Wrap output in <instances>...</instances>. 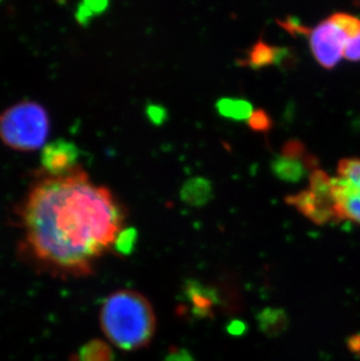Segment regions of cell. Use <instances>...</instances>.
<instances>
[{"label": "cell", "instance_id": "obj_10", "mask_svg": "<svg viewBox=\"0 0 360 361\" xmlns=\"http://www.w3.org/2000/svg\"><path fill=\"white\" fill-rule=\"evenodd\" d=\"M185 290H186L187 298L197 314L200 316H208L211 314L212 307L217 300L213 291L193 281L187 284Z\"/></svg>", "mask_w": 360, "mask_h": 361}, {"label": "cell", "instance_id": "obj_17", "mask_svg": "<svg viewBox=\"0 0 360 361\" xmlns=\"http://www.w3.org/2000/svg\"><path fill=\"white\" fill-rule=\"evenodd\" d=\"M344 59L354 62L360 61V32L347 42Z\"/></svg>", "mask_w": 360, "mask_h": 361}, {"label": "cell", "instance_id": "obj_12", "mask_svg": "<svg viewBox=\"0 0 360 361\" xmlns=\"http://www.w3.org/2000/svg\"><path fill=\"white\" fill-rule=\"evenodd\" d=\"M217 113L226 118L234 121H247L253 113L252 103L241 99H221L217 103Z\"/></svg>", "mask_w": 360, "mask_h": 361}, {"label": "cell", "instance_id": "obj_11", "mask_svg": "<svg viewBox=\"0 0 360 361\" xmlns=\"http://www.w3.org/2000/svg\"><path fill=\"white\" fill-rule=\"evenodd\" d=\"M212 197V186L204 178H193L181 188V199L191 206L206 204Z\"/></svg>", "mask_w": 360, "mask_h": 361}, {"label": "cell", "instance_id": "obj_8", "mask_svg": "<svg viewBox=\"0 0 360 361\" xmlns=\"http://www.w3.org/2000/svg\"><path fill=\"white\" fill-rule=\"evenodd\" d=\"M78 149L69 140H58L47 144L41 152V165L51 177L78 170Z\"/></svg>", "mask_w": 360, "mask_h": 361}, {"label": "cell", "instance_id": "obj_6", "mask_svg": "<svg viewBox=\"0 0 360 361\" xmlns=\"http://www.w3.org/2000/svg\"><path fill=\"white\" fill-rule=\"evenodd\" d=\"M335 221H351L360 225V163L352 169L350 179L331 177Z\"/></svg>", "mask_w": 360, "mask_h": 361}, {"label": "cell", "instance_id": "obj_3", "mask_svg": "<svg viewBox=\"0 0 360 361\" xmlns=\"http://www.w3.org/2000/svg\"><path fill=\"white\" fill-rule=\"evenodd\" d=\"M48 133L47 113L37 103H19L0 117V137L14 150L40 149L47 140Z\"/></svg>", "mask_w": 360, "mask_h": 361}, {"label": "cell", "instance_id": "obj_5", "mask_svg": "<svg viewBox=\"0 0 360 361\" xmlns=\"http://www.w3.org/2000/svg\"><path fill=\"white\" fill-rule=\"evenodd\" d=\"M286 201L316 225L335 222L331 176L320 169L310 174L309 188L289 195Z\"/></svg>", "mask_w": 360, "mask_h": 361}, {"label": "cell", "instance_id": "obj_4", "mask_svg": "<svg viewBox=\"0 0 360 361\" xmlns=\"http://www.w3.org/2000/svg\"><path fill=\"white\" fill-rule=\"evenodd\" d=\"M359 32V18L344 12L333 13L310 30L313 56L324 68H335L344 58L347 42Z\"/></svg>", "mask_w": 360, "mask_h": 361}, {"label": "cell", "instance_id": "obj_9", "mask_svg": "<svg viewBox=\"0 0 360 361\" xmlns=\"http://www.w3.org/2000/svg\"><path fill=\"white\" fill-rule=\"evenodd\" d=\"M284 48L275 47L260 40L253 46L249 51L247 65L254 69L263 68L267 66L275 65L286 58Z\"/></svg>", "mask_w": 360, "mask_h": 361}, {"label": "cell", "instance_id": "obj_7", "mask_svg": "<svg viewBox=\"0 0 360 361\" xmlns=\"http://www.w3.org/2000/svg\"><path fill=\"white\" fill-rule=\"evenodd\" d=\"M276 177L288 183H299L308 173L318 170L317 159L308 154L306 147L299 140H289L282 152L272 163Z\"/></svg>", "mask_w": 360, "mask_h": 361}, {"label": "cell", "instance_id": "obj_18", "mask_svg": "<svg viewBox=\"0 0 360 361\" xmlns=\"http://www.w3.org/2000/svg\"><path fill=\"white\" fill-rule=\"evenodd\" d=\"M146 114L149 120L155 124V126H162L167 121V111L165 108L158 104H150L146 109Z\"/></svg>", "mask_w": 360, "mask_h": 361}, {"label": "cell", "instance_id": "obj_13", "mask_svg": "<svg viewBox=\"0 0 360 361\" xmlns=\"http://www.w3.org/2000/svg\"><path fill=\"white\" fill-rule=\"evenodd\" d=\"M78 361H114V353L106 343L92 341L80 350Z\"/></svg>", "mask_w": 360, "mask_h": 361}, {"label": "cell", "instance_id": "obj_1", "mask_svg": "<svg viewBox=\"0 0 360 361\" xmlns=\"http://www.w3.org/2000/svg\"><path fill=\"white\" fill-rule=\"evenodd\" d=\"M124 213L108 188L82 171L46 178L32 188L23 208L28 248L39 262L81 276L122 232Z\"/></svg>", "mask_w": 360, "mask_h": 361}, {"label": "cell", "instance_id": "obj_15", "mask_svg": "<svg viewBox=\"0 0 360 361\" xmlns=\"http://www.w3.org/2000/svg\"><path fill=\"white\" fill-rule=\"evenodd\" d=\"M136 229H124V231L119 233V238L116 240V250L119 252H122V254H130V252H133L135 243H136Z\"/></svg>", "mask_w": 360, "mask_h": 361}, {"label": "cell", "instance_id": "obj_2", "mask_svg": "<svg viewBox=\"0 0 360 361\" xmlns=\"http://www.w3.org/2000/svg\"><path fill=\"white\" fill-rule=\"evenodd\" d=\"M100 323L110 343L123 351H136L152 341L156 316L146 297L135 290H119L104 300Z\"/></svg>", "mask_w": 360, "mask_h": 361}, {"label": "cell", "instance_id": "obj_14", "mask_svg": "<svg viewBox=\"0 0 360 361\" xmlns=\"http://www.w3.org/2000/svg\"><path fill=\"white\" fill-rule=\"evenodd\" d=\"M258 321L265 334H276L284 330L287 317L281 310H265L260 314Z\"/></svg>", "mask_w": 360, "mask_h": 361}, {"label": "cell", "instance_id": "obj_16", "mask_svg": "<svg viewBox=\"0 0 360 361\" xmlns=\"http://www.w3.org/2000/svg\"><path fill=\"white\" fill-rule=\"evenodd\" d=\"M251 129L258 133H267L272 129V121L268 114L265 110L258 109L253 113L252 116L248 120Z\"/></svg>", "mask_w": 360, "mask_h": 361}]
</instances>
